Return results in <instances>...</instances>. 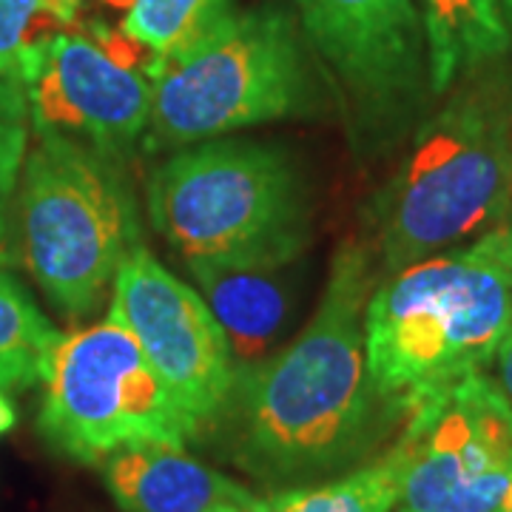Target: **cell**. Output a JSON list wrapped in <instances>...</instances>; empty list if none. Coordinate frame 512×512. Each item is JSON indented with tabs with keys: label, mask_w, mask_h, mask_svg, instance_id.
<instances>
[{
	"label": "cell",
	"mask_w": 512,
	"mask_h": 512,
	"mask_svg": "<svg viewBox=\"0 0 512 512\" xmlns=\"http://www.w3.org/2000/svg\"><path fill=\"white\" fill-rule=\"evenodd\" d=\"M379 279L367 239H345L308 328L282 353L237 367L202 447L268 493L328 481L376 456L402 427L367 376L365 308Z\"/></svg>",
	"instance_id": "obj_1"
},
{
	"label": "cell",
	"mask_w": 512,
	"mask_h": 512,
	"mask_svg": "<svg viewBox=\"0 0 512 512\" xmlns=\"http://www.w3.org/2000/svg\"><path fill=\"white\" fill-rule=\"evenodd\" d=\"M512 211V60L461 77L421 120L402 163L370 202L379 274L467 245Z\"/></svg>",
	"instance_id": "obj_2"
},
{
	"label": "cell",
	"mask_w": 512,
	"mask_h": 512,
	"mask_svg": "<svg viewBox=\"0 0 512 512\" xmlns=\"http://www.w3.org/2000/svg\"><path fill=\"white\" fill-rule=\"evenodd\" d=\"M510 330V251L495 228L376 282L365 308L367 376L404 427L487 373Z\"/></svg>",
	"instance_id": "obj_3"
},
{
	"label": "cell",
	"mask_w": 512,
	"mask_h": 512,
	"mask_svg": "<svg viewBox=\"0 0 512 512\" xmlns=\"http://www.w3.org/2000/svg\"><path fill=\"white\" fill-rule=\"evenodd\" d=\"M20 265L66 322L80 325L111 296L143 220L128 163L63 131L35 126L15 197Z\"/></svg>",
	"instance_id": "obj_4"
},
{
	"label": "cell",
	"mask_w": 512,
	"mask_h": 512,
	"mask_svg": "<svg viewBox=\"0 0 512 512\" xmlns=\"http://www.w3.org/2000/svg\"><path fill=\"white\" fill-rule=\"evenodd\" d=\"M151 228L185 259L293 265L311 237L308 188L282 146L205 140L171 151L146 183Z\"/></svg>",
	"instance_id": "obj_5"
},
{
	"label": "cell",
	"mask_w": 512,
	"mask_h": 512,
	"mask_svg": "<svg viewBox=\"0 0 512 512\" xmlns=\"http://www.w3.org/2000/svg\"><path fill=\"white\" fill-rule=\"evenodd\" d=\"M322 106V86L296 12L259 3L231 12L197 49L154 77L143 151H177Z\"/></svg>",
	"instance_id": "obj_6"
},
{
	"label": "cell",
	"mask_w": 512,
	"mask_h": 512,
	"mask_svg": "<svg viewBox=\"0 0 512 512\" xmlns=\"http://www.w3.org/2000/svg\"><path fill=\"white\" fill-rule=\"evenodd\" d=\"M40 387L37 433L77 464L97 467L131 444L197 441V427L168 396L137 339L111 316L63 333Z\"/></svg>",
	"instance_id": "obj_7"
},
{
	"label": "cell",
	"mask_w": 512,
	"mask_h": 512,
	"mask_svg": "<svg viewBox=\"0 0 512 512\" xmlns=\"http://www.w3.org/2000/svg\"><path fill=\"white\" fill-rule=\"evenodd\" d=\"M296 20L342 94L356 143L387 148L433 97L416 0H293Z\"/></svg>",
	"instance_id": "obj_8"
},
{
	"label": "cell",
	"mask_w": 512,
	"mask_h": 512,
	"mask_svg": "<svg viewBox=\"0 0 512 512\" xmlns=\"http://www.w3.org/2000/svg\"><path fill=\"white\" fill-rule=\"evenodd\" d=\"M109 316L137 339L200 441L237 373L231 342L200 291L171 274L146 245H137L114 276Z\"/></svg>",
	"instance_id": "obj_9"
},
{
	"label": "cell",
	"mask_w": 512,
	"mask_h": 512,
	"mask_svg": "<svg viewBox=\"0 0 512 512\" xmlns=\"http://www.w3.org/2000/svg\"><path fill=\"white\" fill-rule=\"evenodd\" d=\"M413 461L399 512H498L512 484V402L481 373L404 424Z\"/></svg>",
	"instance_id": "obj_10"
},
{
	"label": "cell",
	"mask_w": 512,
	"mask_h": 512,
	"mask_svg": "<svg viewBox=\"0 0 512 512\" xmlns=\"http://www.w3.org/2000/svg\"><path fill=\"white\" fill-rule=\"evenodd\" d=\"M134 40L57 32L37 49L26 92L35 126L63 131L80 143L126 160L143 148L154 80L134 69Z\"/></svg>",
	"instance_id": "obj_11"
},
{
	"label": "cell",
	"mask_w": 512,
	"mask_h": 512,
	"mask_svg": "<svg viewBox=\"0 0 512 512\" xmlns=\"http://www.w3.org/2000/svg\"><path fill=\"white\" fill-rule=\"evenodd\" d=\"M111 498L123 512H251L256 493L171 444H131L97 464Z\"/></svg>",
	"instance_id": "obj_12"
},
{
	"label": "cell",
	"mask_w": 512,
	"mask_h": 512,
	"mask_svg": "<svg viewBox=\"0 0 512 512\" xmlns=\"http://www.w3.org/2000/svg\"><path fill=\"white\" fill-rule=\"evenodd\" d=\"M291 265L276 262H217L185 259L205 305L225 330L237 367L265 359L291 311Z\"/></svg>",
	"instance_id": "obj_13"
},
{
	"label": "cell",
	"mask_w": 512,
	"mask_h": 512,
	"mask_svg": "<svg viewBox=\"0 0 512 512\" xmlns=\"http://www.w3.org/2000/svg\"><path fill=\"white\" fill-rule=\"evenodd\" d=\"M433 97L461 77L512 55V35L498 0H419Z\"/></svg>",
	"instance_id": "obj_14"
},
{
	"label": "cell",
	"mask_w": 512,
	"mask_h": 512,
	"mask_svg": "<svg viewBox=\"0 0 512 512\" xmlns=\"http://www.w3.org/2000/svg\"><path fill=\"white\" fill-rule=\"evenodd\" d=\"M413 461V436L402 430L384 453L319 484L256 495L251 512H393Z\"/></svg>",
	"instance_id": "obj_15"
},
{
	"label": "cell",
	"mask_w": 512,
	"mask_h": 512,
	"mask_svg": "<svg viewBox=\"0 0 512 512\" xmlns=\"http://www.w3.org/2000/svg\"><path fill=\"white\" fill-rule=\"evenodd\" d=\"M234 12V0H131L126 32L151 55V80L177 63Z\"/></svg>",
	"instance_id": "obj_16"
},
{
	"label": "cell",
	"mask_w": 512,
	"mask_h": 512,
	"mask_svg": "<svg viewBox=\"0 0 512 512\" xmlns=\"http://www.w3.org/2000/svg\"><path fill=\"white\" fill-rule=\"evenodd\" d=\"M60 336L29 288L0 268V390L15 393L40 384Z\"/></svg>",
	"instance_id": "obj_17"
},
{
	"label": "cell",
	"mask_w": 512,
	"mask_h": 512,
	"mask_svg": "<svg viewBox=\"0 0 512 512\" xmlns=\"http://www.w3.org/2000/svg\"><path fill=\"white\" fill-rule=\"evenodd\" d=\"M32 140V106L20 80L0 77V268L20 265L15 239V197Z\"/></svg>",
	"instance_id": "obj_18"
},
{
	"label": "cell",
	"mask_w": 512,
	"mask_h": 512,
	"mask_svg": "<svg viewBox=\"0 0 512 512\" xmlns=\"http://www.w3.org/2000/svg\"><path fill=\"white\" fill-rule=\"evenodd\" d=\"M63 26L52 0H0V77L26 83L37 49Z\"/></svg>",
	"instance_id": "obj_19"
},
{
	"label": "cell",
	"mask_w": 512,
	"mask_h": 512,
	"mask_svg": "<svg viewBox=\"0 0 512 512\" xmlns=\"http://www.w3.org/2000/svg\"><path fill=\"white\" fill-rule=\"evenodd\" d=\"M490 370H493L490 379L495 382V387L512 402V330L507 333V339L501 342V348L495 353V362Z\"/></svg>",
	"instance_id": "obj_20"
},
{
	"label": "cell",
	"mask_w": 512,
	"mask_h": 512,
	"mask_svg": "<svg viewBox=\"0 0 512 512\" xmlns=\"http://www.w3.org/2000/svg\"><path fill=\"white\" fill-rule=\"evenodd\" d=\"M15 424H18V407H15V402L9 399V393H3V390H0V436H3V433H9Z\"/></svg>",
	"instance_id": "obj_21"
},
{
	"label": "cell",
	"mask_w": 512,
	"mask_h": 512,
	"mask_svg": "<svg viewBox=\"0 0 512 512\" xmlns=\"http://www.w3.org/2000/svg\"><path fill=\"white\" fill-rule=\"evenodd\" d=\"M498 3H501V15H504V23L512 35V0H498Z\"/></svg>",
	"instance_id": "obj_22"
},
{
	"label": "cell",
	"mask_w": 512,
	"mask_h": 512,
	"mask_svg": "<svg viewBox=\"0 0 512 512\" xmlns=\"http://www.w3.org/2000/svg\"><path fill=\"white\" fill-rule=\"evenodd\" d=\"M501 228H504V239H507V251H510V265H512V211H510V217H507V222H504Z\"/></svg>",
	"instance_id": "obj_23"
},
{
	"label": "cell",
	"mask_w": 512,
	"mask_h": 512,
	"mask_svg": "<svg viewBox=\"0 0 512 512\" xmlns=\"http://www.w3.org/2000/svg\"><path fill=\"white\" fill-rule=\"evenodd\" d=\"M498 512H512V484L510 490H507V498H504V504H501V510Z\"/></svg>",
	"instance_id": "obj_24"
},
{
	"label": "cell",
	"mask_w": 512,
	"mask_h": 512,
	"mask_svg": "<svg viewBox=\"0 0 512 512\" xmlns=\"http://www.w3.org/2000/svg\"><path fill=\"white\" fill-rule=\"evenodd\" d=\"M106 3H111V6H120V9H123V6H131V0H106Z\"/></svg>",
	"instance_id": "obj_25"
},
{
	"label": "cell",
	"mask_w": 512,
	"mask_h": 512,
	"mask_svg": "<svg viewBox=\"0 0 512 512\" xmlns=\"http://www.w3.org/2000/svg\"><path fill=\"white\" fill-rule=\"evenodd\" d=\"M214 512H245V510H239V507H231V504H225V507H217Z\"/></svg>",
	"instance_id": "obj_26"
}]
</instances>
